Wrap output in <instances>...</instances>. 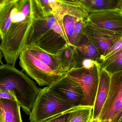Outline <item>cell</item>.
<instances>
[{
	"mask_svg": "<svg viewBox=\"0 0 122 122\" xmlns=\"http://www.w3.org/2000/svg\"><path fill=\"white\" fill-rule=\"evenodd\" d=\"M72 109L50 117L42 122H67L69 119Z\"/></svg>",
	"mask_w": 122,
	"mask_h": 122,
	"instance_id": "obj_20",
	"label": "cell"
},
{
	"mask_svg": "<svg viewBox=\"0 0 122 122\" xmlns=\"http://www.w3.org/2000/svg\"><path fill=\"white\" fill-rule=\"evenodd\" d=\"M76 47L81 67L84 60H91L97 62L99 64L104 61V58L95 46L84 33Z\"/></svg>",
	"mask_w": 122,
	"mask_h": 122,
	"instance_id": "obj_12",
	"label": "cell"
},
{
	"mask_svg": "<svg viewBox=\"0 0 122 122\" xmlns=\"http://www.w3.org/2000/svg\"><path fill=\"white\" fill-rule=\"evenodd\" d=\"M120 1V3H121V4L122 3V0H119Z\"/></svg>",
	"mask_w": 122,
	"mask_h": 122,
	"instance_id": "obj_28",
	"label": "cell"
},
{
	"mask_svg": "<svg viewBox=\"0 0 122 122\" xmlns=\"http://www.w3.org/2000/svg\"><path fill=\"white\" fill-rule=\"evenodd\" d=\"M86 21L98 27L122 34V11L120 8L89 12Z\"/></svg>",
	"mask_w": 122,
	"mask_h": 122,
	"instance_id": "obj_8",
	"label": "cell"
},
{
	"mask_svg": "<svg viewBox=\"0 0 122 122\" xmlns=\"http://www.w3.org/2000/svg\"><path fill=\"white\" fill-rule=\"evenodd\" d=\"M111 76L108 72L100 68V80L93 107L92 118L99 119L106 102L109 91Z\"/></svg>",
	"mask_w": 122,
	"mask_h": 122,
	"instance_id": "obj_11",
	"label": "cell"
},
{
	"mask_svg": "<svg viewBox=\"0 0 122 122\" xmlns=\"http://www.w3.org/2000/svg\"><path fill=\"white\" fill-rule=\"evenodd\" d=\"M0 99H6L16 101V98L10 92L1 90H0Z\"/></svg>",
	"mask_w": 122,
	"mask_h": 122,
	"instance_id": "obj_22",
	"label": "cell"
},
{
	"mask_svg": "<svg viewBox=\"0 0 122 122\" xmlns=\"http://www.w3.org/2000/svg\"><path fill=\"white\" fill-rule=\"evenodd\" d=\"M0 90L10 92L24 112L29 115L41 89L14 65L2 64L0 66Z\"/></svg>",
	"mask_w": 122,
	"mask_h": 122,
	"instance_id": "obj_2",
	"label": "cell"
},
{
	"mask_svg": "<svg viewBox=\"0 0 122 122\" xmlns=\"http://www.w3.org/2000/svg\"><path fill=\"white\" fill-rule=\"evenodd\" d=\"M74 0L76 1L80 2V1H81L82 0Z\"/></svg>",
	"mask_w": 122,
	"mask_h": 122,
	"instance_id": "obj_27",
	"label": "cell"
},
{
	"mask_svg": "<svg viewBox=\"0 0 122 122\" xmlns=\"http://www.w3.org/2000/svg\"><path fill=\"white\" fill-rule=\"evenodd\" d=\"M100 68L104 69L110 75L122 70V50L104 59L100 64Z\"/></svg>",
	"mask_w": 122,
	"mask_h": 122,
	"instance_id": "obj_17",
	"label": "cell"
},
{
	"mask_svg": "<svg viewBox=\"0 0 122 122\" xmlns=\"http://www.w3.org/2000/svg\"><path fill=\"white\" fill-rule=\"evenodd\" d=\"M93 107L80 106L73 108L67 122H89L92 117Z\"/></svg>",
	"mask_w": 122,
	"mask_h": 122,
	"instance_id": "obj_19",
	"label": "cell"
},
{
	"mask_svg": "<svg viewBox=\"0 0 122 122\" xmlns=\"http://www.w3.org/2000/svg\"><path fill=\"white\" fill-rule=\"evenodd\" d=\"M49 89L70 102L74 107L81 105L82 90L77 84L66 76L49 86Z\"/></svg>",
	"mask_w": 122,
	"mask_h": 122,
	"instance_id": "obj_9",
	"label": "cell"
},
{
	"mask_svg": "<svg viewBox=\"0 0 122 122\" xmlns=\"http://www.w3.org/2000/svg\"><path fill=\"white\" fill-rule=\"evenodd\" d=\"M18 0H0V2H3V1H17Z\"/></svg>",
	"mask_w": 122,
	"mask_h": 122,
	"instance_id": "obj_25",
	"label": "cell"
},
{
	"mask_svg": "<svg viewBox=\"0 0 122 122\" xmlns=\"http://www.w3.org/2000/svg\"><path fill=\"white\" fill-rule=\"evenodd\" d=\"M120 9H121V10H122V3L121 4V6H120Z\"/></svg>",
	"mask_w": 122,
	"mask_h": 122,
	"instance_id": "obj_26",
	"label": "cell"
},
{
	"mask_svg": "<svg viewBox=\"0 0 122 122\" xmlns=\"http://www.w3.org/2000/svg\"><path fill=\"white\" fill-rule=\"evenodd\" d=\"M80 3L89 12L120 8L119 0H82Z\"/></svg>",
	"mask_w": 122,
	"mask_h": 122,
	"instance_id": "obj_16",
	"label": "cell"
},
{
	"mask_svg": "<svg viewBox=\"0 0 122 122\" xmlns=\"http://www.w3.org/2000/svg\"></svg>",
	"mask_w": 122,
	"mask_h": 122,
	"instance_id": "obj_29",
	"label": "cell"
},
{
	"mask_svg": "<svg viewBox=\"0 0 122 122\" xmlns=\"http://www.w3.org/2000/svg\"><path fill=\"white\" fill-rule=\"evenodd\" d=\"M37 12L41 16L56 13L58 10L61 0H34Z\"/></svg>",
	"mask_w": 122,
	"mask_h": 122,
	"instance_id": "obj_18",
	"label": "cell"
},
{
	"mask_svg": "<svg viewBox=\"0 0 122 122\" xmlns=\"http://www.w3.org/2000/svg\"><path fill=\"white\" fill-rule=\"evenodd\" d=\"M57 55L62 73H66L76 67L79 57L76 46L67 43Z\"/></svg>",
	"mask_w": 122,
	"mask_h": 122,
	"instance_id": "obj_14",
	"label": "cell"
},
{
	"mask_svg": "<svg viewBox=\"0 0 122 122\" xmlns=\"http://www.w3.org/2000/svg\"><path fill=\"white\" fill-rule=\"evenodd\" d=\"M25 47L34 56L48 66L54 71L57 73H63L62 72L58 55L49 53L34 45H27Z\"/></svg>",
	"mask_w": 122,
	"mask_h": 122,
	"instance_id": "obj_15",
	"label": "cell"
},
{
	"mask_svg": "<svg viewBox=\"0 0 122 122\" xmlns=\"http://www.w3.org/2000/svg\"><path fill=\"white\" fill-rule=\"evenodd\" d=\"M20 108L16 101L0 99V122H23Z\"/></svg>",
	"mask_w": 122,
	"mask_h": 122,
	"instance_id": "obj_13",
	"label": "cell"
},
{
	"mask_svg": "<svg viewBox=\"0 0 122 122\" xmlns=\"http://www.w3.org/2000/svg\"><path fill=\"white\" fill-rule=\"evenodd\" d=\"M122 110V70L111 76L107 99L99 119L101 122H111Z\"/></svg>",
	"mask_w": 122,
	"mask_h": 122,
	"instance_id": "obj_6",
	"label": "cell"
},
{
	"mask_svg": "<svg viewBox=\"0 0 122 122\" xmlns=\"http://www.w3.org/2000/svg\"><path fill=\"white\" fill-rule=\"evenodd\" d=\"M83 33L91 40L104 60L111 48L122 36V34L98 27L86 21Z\"/></svg>",
	"mask_w": 122,
	"mask_h": 122,
	"instance_id": "obj_7",
	"label": "cell"
},
{
	"mask_svg": "<svg viewBox=\"0 0 122 122\" xmlns=\"http://www.w3.org/2000/svg\"><path fill=\"white\" fill-rule=\"evenodd\" d=\"M39 16L34 0L0 2V50L6 64L15 65Z\"/></svg>",
	"mask_w": 122,
	"mask_h": 122,
	"instance_id": "obj_1",
	"label": "cell"
},
{
	"mask_svg": "<svg viewBox=\"0 0 122 122\" xmlns=\"http://www.w3.org/2000/svg\"><path fill=\"white\" fill-rule=\"evenodd\" d=\"M122 50V36L121 38L115 44L109 52L105 56L104 59L111 56L116 52Z\"/></svg>",
	"mask_w": 122,
	"mask_h": 122,
	"instance_id": "obj_21",
	"label": "cell"
},
{
	"mask_svg": "<svg viewBox=\"0 0 122 122\" xmlns=\"http://www.w3.org/2000/svg\"><path fill=\"white\" fill-rule=\"evenodd\" d=\"M66 76L81 87L83 93L81 106L94 107L100 80L99 64L90 60H84L81 67L74 68Z\"/></svg>",
	"mask_w": 122,
	"mask_h": 122,
	"instance_id": "obj_3",
	"label": "cell"
},
{
	"mask_svg": "<svg viewBox=\"0 0 122 122\" xmlns=\"http://www.w3.org/2000/svg\"><path fill=\"white\" fill-rule=\"evenodd\" d=\"M111 122H122V110L112 120Z\"/></svg>",
	"mask_w": 122,
	"mask_h": 122,
	"instance_id": "obj_23",
	"label": "cell"
},
{
	"mask_svg": "<svg viewBox=\"0 0 122 122\" xmlns=\"http://www.w3.org/2000/svg\"><path fill=\"white\" fill-rule=\"evenodd\" d=\"M89 122H101L99 119H94L92 118Z\"/></svg>",
	"mask_w": 122,
	"mask_h": 122,
	"instance_id": "obj_24",
	"label": "cell"
},
{
	"mask_svg": "<svg viewBox=\"0 0 122 122\" xmlns=\"http://www.w3.org/2000/svg\"><path fill=\"white\" fill-rule=\"evenodd\" d=\"M57 22V18L54 14L35 18L29 35L27 45L35 44L43 35L54 26Z\"/></svg>",
	"mask_w": 122,
	"mask_h": 122,
	"instance_id": "obj_10",
	"label": "cell"
},
{
	"mask_svg": "<svg viewBox=\"0 0 122 122\" xmlns=\"http://www.w3.org/2000/svg\"><path fill=\"white\" fill-rule=\"evenodd\" d=\"M19 58L22 70L39 86H49L66 75L54 71L34 56L26 47L20 53Z\"/></svg>",
	"mask_w": 122,
	"mask_h": 122,
	"instance_id": "obj_5",
	"label": "cell"
},
{
	"mask_svg": "<svg viewBox=\"0 0 122 122\" xmlns=\"http://www.w3.org/2000/svg\"><path fill=\"white\" fill-rule=\"evenodd\" d=\"M76 107L48 86L41 89L31 112L30 122H42Z\"/></svg>",
	"mask_w": 122,
	"mask_h": 122,
	"instance_id": "obj_4",
	"label": "cell"
}]
</instances>
